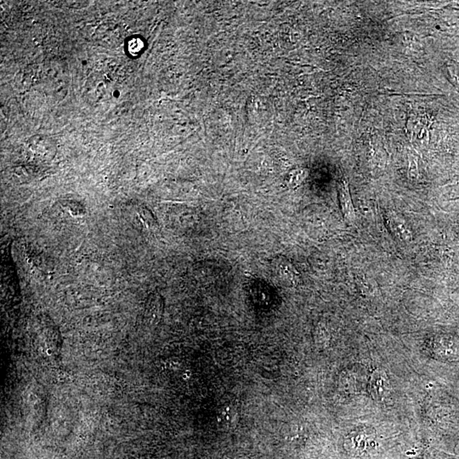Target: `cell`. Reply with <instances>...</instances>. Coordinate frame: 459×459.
<instances>
[{"mask_svg": "<svg viewBox=\"0 0 459 459\" xmlns=\"http://www.w3.org/2000/svg\"><path fill=\"white\" fill-rule=\"evenodd\" d=\"M384 380L385 379L382 377L381 374L375 373L374 374V376H373L371 388H373V391H374V395L378 398L386 396L387 384H384Z\"/></svg>", "mask_w": 459, "mask_h": 459, "instance_id": "4", "label": "cell"}, {"mask_svg": "<svg viewBox=\"0 0 459 459\" xmlns=\"http://www.w3.org/2000/svg\"><path fill=\"white\" fill-rule=\"evenodd\" d=\"M339 199L342 213L345 221L353 222L356 218V213L349 193V184L345 180L342 181L339 186Z\"/></svg>", "mask_w": 459, "mask_h": 459, "instance_id": "2", "label": "cell"}, {"mask_svg": "<svg viewBox=\"0 0 459 459\" xmlns=\"http://www.w3.org/2000/svg\"><path fill=\"white\" fill-rule=\"evenodd\" d=\"M387 221L389 228L391 229L396 236L405 241L411 240V234L401 218L396 215H389L387 218Z\"/></svg>", "mask_w": 459, "mask_h": 459, "instance_id": "3", "label": "cell"}, {"mask_svg": "<svg viewBox=\"0 0 459 459\" xmlns=\"http://www.w3.org/2000/svg\"><path fill=\"white\" fill-rule=\"evenodd\" d=\"M274 276L287 286H296L299 282V274L290 261L284 257H276L271 261Z\"/></svg>", "mask_w": 459, "mask_h": 459, "instance_id": "1", "label": "cell"}, {"mask_svg": "<svg viewBox=\"0 0 459 459\" xmlns=\"http://www.w3.org/2000/svg\"><path fill=\"white\" fill-rule=\"evenodd\" d=\"M308 174V171L304 168L301 169H295L289 173L286 179V183L290 188H294L299 186L303 182L306 176Z\"/></svg>", "mask_w": 459, "mask_h": 459, "instance_id": "5", "label": "cell"}]
</instances>
